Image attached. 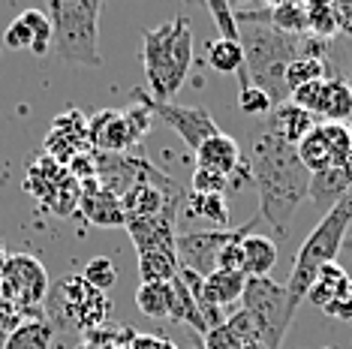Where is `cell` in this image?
<instances>
[{"instance_id":"15","label":"cell","mask_w":352,"mask_h":349,"mask_svg":"<svg viewBox=\"0 0 352 349\" xmlns=\"http://www.w3.org/2000/svg\"><path fill=\"white\" fill-rule=\"evenodd\" d=\"M244 166L241 157V145L238 139L226 136V133H217L214 139H208L202 148L196 150V169H208V172H217L223 178H235V172Z\"/></svg>"},{"instance_id":"19","label":"cell","mask_w":352,"mask_h":349,"mask_svg":"<svg viewBox=\"0 0 352 349\" xmlns=\"http://www.w3.org/2000/svg\"><path fill=\"white\" fill-rule=\"evenodd\" d=\"M244 247V277H268L277 265V241L268 235H247Z\"/></svg>"},{"instance_id":"1","label":"cell","mask_w":352,"mask_h":349,"mask_svg":"<svg viewBox=\"0 0 352 349\" xmlns=\"http://www.w3.org/2000/svg\"><path fill=\"white\" fill-rule=\"evenodd\" d=\"M250 184L259 193L262 223L274 226L277 235L289 232V220L310 196V172L301 166L298 150L277 133L271 115L247 130L241 148Z\"/></svg>"},{"instance_id":"36","label":"cell","mask_w":352,"mask_h":349,"mask_svg":"<svg viewBox=\"0 0 352 349\" xmlns=\"http://www.w3.org/2000/svg\"><path fill=\"white\" fill-rule=\"evenodd\" d=\"M217 268L220 271H235L244 274V247L241 241H226L217 253Z\"/></svg>"},{"instance_id":"28","label":"cell","mask_w":352,"mask_h":349,"mask_svg":"<svg viewBox=\"0 0 352 349\" xmlns=\"http://www.w3.org/2000/svg\"><path fill=\"white\" fill-rule=\"evenodd\" d=\"M307 27H310V36L322 39V43H331V36L340 34L338 3H325V0L307 3Z\"/></svg>"},{"instance_id":"38","label":"cell","mask_w":352,"mask_h":349,"mask_svg":"<svg viewBox=\"0 0 352 349\" xmlns=\"http://www.w3.org/2000/svg\"><path fill=\"white\" fill-rule=\"evenodd\" d=\"M325 313L334 316V319H340V322H352V283H349V289L343 292V295H338V301L328 304Z\"/></svg>"},{"instance_id":"42","label":"cell","mask_w":352,"mask_h":349,"mask_svg":"<svg viewBox=\"0 0 352 349\" xmlns=\"http://www.w3.org/2000/svg\"><path fill=\"white\" fill-rule=\"evenodd\" d=\"M6 259H10V253H6V247L0 244V268H3V262H6Z\"/></svg>"},{"instance_id":"34","label":"cell","mask_w":352,"mask_h":349,"mask_svg":"<svg viewBox=\"0 0 352 349\" xmlns=\"http://www.w3.org/2000/svg\"><path fill=\"white\" fill-rule=\"evenodd\" d=\"M202 344H205L202 349H244L247 346L229 322H223V325H217V328H211L202 337Z\"/></svg>"},{"instance_id":"8","label":"cell","mask_w":352,"mask_h":349,"mask_svg":"<svg viewBox=\"0 0 352 349\" xmlns=\"http://www.w3.org/2000/svg\"><path fill=\"white\" fill-rule=\"evenodd\" d=\"M151 121H154V115L142 100L126 112L106 109V112L94 115L87 121V142L94 148L106 150V154H121V150H126L145 136L151 130Z\"/></svg>"},{"instance_id":"43","label":"cell","mask_w":352,"mask_h":349,"mask_svg":"<svg viewBox=\"0 0 352 349\" xmlns=\"http://www.w3.org/2000/svg\"><path fill=\"white\" fill-rule=\"evenodd\" d=\"M244 349H265V346H262V344H247Z\"/></svg>"},{"instance_id":"20","label":"cell","mask_w":352,"mask_h":349,"mask_svg":"<svg viewBox=\"0 0 352 349\" xmlns=\"http://www.w3.org/2000/svg\"><path fill=\"white\" fill-rule=\"evenodd\" d=\"M69 178V172L63 169L60 163H54L52 157H39V160L30 163V169H28V190L36 196V199H49V196L58 190L63 181Z\"/></svg>"},{"instance_id":"17","label":"cell","mask_w":352,"mask_h":349,"mask_svg":"<svg viewBox=\"0 0 352 349\" xmlns=\"http://www.w3.org/2000/svg\"><path fill=\"white\" fill-rule=\"evenodd\" d=\"M271 121H274V126H277L280 136L289 142V145H295V148H298L301 142L307 139L319 124H322L319 117H314L310 112L298 109L295 102H283V106H277L274 112H271Z\"/></svg>"},{"instance_id":"40","label":"cell","mask_w":352,"mask_h":349,"mask_svg":"<svg viewBox=\"0 0 352 349\" xmlns=\"http://www.w3.org/2000/svg\"><path fill=\"white\" fill-rule=\"evenodd\" d=\"M338 12H340V30L346 36H352V0H340Z\"/></svg>"},{"instance_id":"16","label":"cell","mask_w":352,"mask_h":349,"mask_svg":"<svg viewBox=\"0 0 352 349\" xmlns=\"http://www.w3.org/2000/svg\"><path fill=\"white\" fill-rule=\"evenodd\" d=\"M316 117L322 124H349L352 121V91L343 76L325 78Z\"/></svg>"},{"instance_id":"7","label":"cell","mask_w":352,"mask_h":349,"mask_svg":"<svg viewBox=\"0 0 352 349\" xmlns=\"http://www.w3.org/2000/svg\"><path fill=\"white\" fill-rule=\"evenodd\" d=\"M49 313L67 328H78V331H94L102 328L106 316L111 311L109 295L106 292H97L91 283L78 277H63L54 289H49Z\"/></svg>"},{"instance_id":"30","label":"cell","mask_w":352,"mask_h":349,"mask_svg":"<svg viewBox=\"0 0 352 349\" xmlns=\"http://www.w3.org/2000/svg\"><path fill=\"white\" fill-rule=\"evenodd\" d=\"M238 109H241V115H247V117H268L277 106L271 102V97L262 91V87L247 82V85L238 87Z\"/></svg>"},{"instance_id":"39","label":"cell","mask_w":352,"mask_h":349,"mask_svg":"<svg viewBox=\"0 0 352 349\" xmlns=\"http://www.w3.org/2000/svg\"><path fill=\"white\" fill-rule=\"evenodd\" d=\"M133 349H178V346L169 337H160V335H135Z\"/></svg>"},{"instance_id":"4","label":"cell","mask_w":352,"mask_h":349,"mask_svg":"<svg viewBox=\"0 0 352 349\" xmlns=\"http://www.w3.org/2000/svg\"><path fill=\"white\" fill-rule=\"evenodd\" d=\"M349 223H352V190L343 193V199L334 205L331 211L322 214V220L316 223V229L304 238V244L298 247V253H295L292 274H289V283H286L289 304L295 311H298V304L307 298L319 268H325V265H331V262L340 259Z\"/></svg>"},{"instance_id":"41","label":"cell","mask_w":352,"mask_h":349,"mask_svg":"<svg viewBox=\"0 0 352 349\" xmlns=\"http://www.w3.org/2000/svg\"><path fill=\"white\" fill-rule=\"evenodd\" d=\"M340 256H343V259H346L349 265H352V238H349V241H343V250H340Z\"/></svg>"},{"instance_id":"21","label":"cell","mask_w":352,"mask_h":349,"mask_svg":"<svg viewBox=\"0 0 352 349\" xmlns=\"http://www.w3.org/2000/svg\"><path fill=\"white\" fill-rule=\"evenodd\" d=\"M244 286H247V277L244 274H235V271H214V274H208L205 277V295L211 304H217V307H232V304H238L244 295Z\"/></svg>"},{"instance_id":"3","label":"cell","mask_w":352,"mask_h":349,"mask_svg":"<svg viewBox=\"0 0 352 349\" xmlns=\"http://www.w3.org/2000/svg\"><path fill=\"white\" fill-rule=\"evenodd\" d=\"M190 63H193V25L187 15L142 30V67L151 100L172 102L187 82Z\"/></svg>"},{"instance_id":"22","label":"cell","mask_w":352,"mask_h":349,"mask_svg":"<svg viewBox=\"0 0 352 349\" xmlns=\"http://www.w3.org/2000/svg\"><path fill=\"white\" fill-rule=\"evenodd\" d=\"M338 73H334L331 60H322V58H295L289 67H286V76H283V85L286 91H298V87L304 85H314V82H322V78H334Z\"/></svg>"},{"instance_id":"10","label":"cell","mask_w":352,"mask_h":349,"mask_svg":"<svg viewBox=\"0 0 352 349\" xmlns=\"http://www.w3.org/2000/svg\"><path fill=\"white\" fill-rule=\"evenodd\" d=\"M0 292L21 311H39L49 298V274H45L43 262L28 256V253H12L0 268Z\"/></svg>"},{"instance_id":"5","label":"cell","mask_w":352,"mask_h":349,"mask_svg":"<svg viewBox=\"0 0 352 349\" xmlns=\"http://www.w3.org/2000/svg\"><path fill=\"white\" fill-rule=\"evenodd\" d=\"M102 0H52V52L69 67H102L100 54Z\"/></svg>"},{"instance_id":"23","label":"cell","mask_w":352,"mask_h":349,"mask_svg":"<svg viewBox=\"0 0 352 349\" xmlns=\"http://www.w3.org/2000/svg\"><path fill=\"white\" fill-rule=\"evenodd\" d=\"M181 214H190L196 220H205L214 229H229V205L226 196H202V193H187Z\"/></svg>"},{"instance_id":"27","label":"cell","mask_w":352,"mask_h":349,"mask_svg":"<svg viewBox=\"0 0 352 349\" xmlns=\"http://www.w3.org/2000/svg\"><path fill=\"white\" fill-rule=\"evenodd\" d=\"M52 346V325L43 319L21 322L12 335H6L3 349H49Z\"/></svg>"},{"instance_id":"46","label":"cell","mask_w":352,"mask_h":349,"mask_svg":"<svg viewBox=\"0 0 352 349\" xmlns=\"http://www.w3.org/2000/svg\"><path fill=\"white\" fill-rule=\"evenodd\" d=\"M322 349H334V346H322Z\"/></svg>"},{"instance_id":"32","label":"cell","mask_w":352,"mask_h":349,"mask_svg":"<svg viewBox=\"0 0 352 349\" xmlns=\"http://www.w3.org/2000/svg\"><path fill=\"white\" fill-rule=\"evenodd\" d=\"M85 280L91 283L97 292H109L111 286L118 283V265L111 262L109 256H94L91 262L85 265Z\"/></svg>"},{"instance_id":"45","label":"cell","mask_w":352,"mask_h":349,"mask_svg":"<svg viewBox=\"0 0 352 349\" xmlns=\"http://www.w3.org/2000/svg\"><path fill=\"white\" fill-rule=\"evenodd\" d=\"M121 349H133V344H130V346H121Z\"/></svg>"},{"instance_id":"37","label":"cell","mask_w":352,"mask_h":349,"mask_svg":"<svg viewBox=\"0 0 352 349\" xmlns=\"http://www.w3.org/2000/svg\"><path fill=\"white\" fill-rule=\"evenodd\" d=\"M130 344H121V331H106V328H94L87 331L82 349H121Z\"/></svg>"},{"instance_id":"14","label":"cell","mask_w":352,"mask_h":349,"mask_svg":"<svg viewBox=\"0 0 352 349\" xmlns=\"http://www.w3.org/2000/svg\"><path fill=\"white\" fill-rule=\"evenodd\" d=\"M78 211L91 220L94 226H124L126 214L124 205L111 190H106L97 178L82 181V202H78Z\"/></svg>"},{"instance_id":"11","label":"cell","mask_w":352,"mask_h":349,"mask_svg":"<svg viewBox=\"0 0 352 349\" xmlns=\"http://www.w3.org/2000/svg\"><path fill=\"white\" fill-rule=\"evenodd\" d=\"M135 97H139L145 106L151 109V115L154 117H160L166 126H169L172 133H178L181 136V142L187 145L190 150H196L205 145L208 139H214L220 133V126H217V121L211 117V112L208 109H202V106H178V102H157V100H151L148 93L142 97L139 91H135Z\"/></svg>"},{"instance_id":"2","label":"cell","mask_w":352,"mask_h":349,"mask_svg":"<svg viewBox=\"0 0 352 349\" xmlns=\"http://www.w3.org/2000/svg\"><path fill=\"white\" fill-rule=\"evenodd\" d=\"M238 43L244 49V73L250 85L262 87L274 106L289 102V91L283 85L286 67L295 58H322L328 60L331 43L316 36H289L265 21H238Z\"/></svg>"},{"instance_id":"35","label":"cell","mask_w":352,"mask_h":349,"mask_svg":"<svg viewBox=\"0 0 352 349\" xmlns=\"http://www.w3.org/2000/svg\"><path fill=\"white\" fill-rule=\"evenodd\" d=\"M232 181L223 178L217 172H208V169H196L193 172V193H202V196H226Z\"/></svg>"},{"instance_id":"33","label":"cell","mask_w":352,"mask_h":349,"mask_svg":"<svg viewBox=\"0 0 352 349\" xmlns=\"http://www.w3.org/2000/svg\"><path fill=\"white\" fill-rule=\"evenodd\" d=\"M205 10L211 12L214 25L220 30V39H232L238 43V21H235V6L226 3V0H208Z\"/></svg>"},{"instance_id":"29","label":"cell","mask_w":352,"mask_h":349,"mask_svg":"<svg viewBox=\"0 0 352 349\" xmlns=\"http://www.w3.org/2000/svg\"><path fill=\"white\" fill-rule=\"evenodd\" d=\"M178 256L175 253H142L139 277L142 283H172L178 277Z\"/></svg>"},{"instance_id":"44","label":"cell","mask_w":352,"mask_h":349,"mask_svg":"<svg viewBox=\"0 0 352 349\" xmlns=\"http://www.w3.org/2000/svg\"><path fill=\"white\" fill-rule=\"evenodd\" d=\"M346 85H349V91H352V73L346 76Z\"/></svg>"},{"instance_id":"12","label":"cell","mask_w":352,"mask_h":349,"mask_svg":"<svg viewBox=\"0 0 352 349\" xmlns=\"http://www.w3.org/2000/svg\"><path fill=\"white\" fill-rule=\"evenodd\" d=\"M0 45L6 52H30L36 58L52 52V19L43 10H21L6 25Z\"/></svg>"},{"instance_id":"26","label":"cell","mask_w":352,"mask_h":349,"mask_svg":"<svg viewBox=\"0 0 352 349\" xmlns=\"http://www.w3.org/2000/svg\"><path fill=\"white\" fill-rule=\"evenodd\" d=\"M298 160H301V166L307 169L310 174H319V172H328V169H334V160H331V148H328V142H325V136H322V130H316L310 133L307 139L301 142L298 148Z\"/></svg>"},{"instance_id":"9","label":"cell","mask_w":352,"mask_h":349,"mask_svg":"<svg viewBox=\"0 0 352 349\" xmlns=\"http://www.w3.org/2000/svg\"><path fill=\"white\" fill-rule=\"evenodd\" d=\"M262 217L256 214L250 223L238 229H199V232H181L175 238V256H178L181 268H190L199 277H208L217 271V253L226 241H244L247 235L256 232Z\"/></svg>"},{"instance_id":"25","label":"cell","mask_w":352,"mask_h":349,"mask_svg":"<svg viewBox=\"0 0 352 349\" xmlns=\"http://www.w3.org/2000/svg\"><path fill=\"white\" fill-rule=\"evenodd\" d=\"M135 304L151 319H169L172 311V283H142L135 289Z\"/></svg>"},{"instance_id":"24","label":"cell","mask_w":352,"mask_h":349,"mask_svg":"<svg viewBox=\"0 0 352 349\" xmlns=\"http://www.w3.org/2000/svg\"><path fill=\"white\" fill-rule=\"evenodd\" d=\"M208 67L220 76H241L244 73V49L232 39H211L208 43Z\"/></svg>"},{"instance_id":"6","label":"cell","mask_w":352,"mask_h":349,"mask_svg":"<svg viewBox=\"0 0 352 349\" xmlns=\"http://www.w3.org/2000/svg\"><path fill=\"white\" fill-rule=\"evenodd\" d=\"M241 311L250 316L259 344L265 349H280L295 319V307L289 304L286 286L274 283L271 277H247Z\"/></svg>"},{"instance_id":"13","label":"cell","mask_w":352,"mask_h":349,"mask_svg":"<svg viewBox=\"0 0 352 349\" xmlns=\"http://www.w3.org/2000/svg\"><path fill=\"white\" fill-rule=\"evenodd\" d=\"M126 232H130L135 250L142 253H175V220L172 217H126Z\"/></svg>"},{"instance_id":"18","label":"cell","mask_w":352,"mask_h":349,"mask_svg":"<svg viewBox=\"0 0 352 349\" xmlns=\"http://www.w3.org/2000/svg\"><path fill=\"white\" fill-rule=\"evenodd\" d=\"M349 283H352V277H349L346 268H343L340 262H331V265L319 268L314 286H310V292H307V301L310 304H316L319 311L325 313L328 304L338 301V295H343V292L349 289Z\"/></svg>"},{"instance_id":"31","label":"cell","mask_w":352,"mask_h":349,"mask_svg":"<svg viewBox=\"0 0 352 349\" xmlns=\"http://www.w3.org/2000/svg\"><path fill=\"white\" fill-rule=\"evenodd\" d=\"M78 202H82V184L69 174L63 184L54 190V193L45 199V208L54 211V214H60V217H69L73 211H78Z\"/></svg>"}]
</instances>
